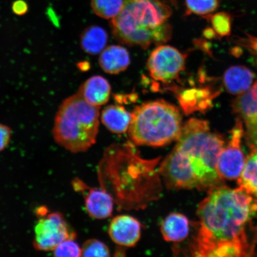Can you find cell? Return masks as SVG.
Segmentation results:
<instances>
[{
  "label": "cell",
  "mask_w": 257,
  "mask_h": 257,
  "mask_svg": "<svg viewBox=\"0 0 257 257\" xmlns=\"http://www.w3.org/2000/svg\"><path fill=\"white\" fill-rule=\"evenodd\" d=\"M257 202L242 189H211L197 208L198 232L189 246L194 256H251L257 243L253 218Z\"/></svg>",
  "instance_id": "cell-1"
},
{
  "label": "cell",
  "mask_w": 257,
  "mask_h": 257,
  "mask_svg": "<svg viewBox=\"0 0 257 257\" xmlns=\"http://www.w3.org/2000/svg\"><path fill=\"white\" fill-rule=\"evenodd\" d=\"M223 138L211 131L207 121L192 118L183 125L174 149L159 168L169 189L210 191L223 185L217 163Z\"/></svg>",
  "instance_id": "cell-2"
},
{
  "label": "cell",
  "mask_w": 257,
  "mask_h": 257,
  "mask_svg": "<svg viewBox=\"0 0 257 257\" xmlns=\"http://www.w3.org/2000/svg\"><path fill=\"white\" fill-rule=\"evenodd\" d=\"M171 15V8L161 0H124L119 14L112 19V35L128 46H160L172 37Z\"/></svg>",
  "instance_id": "cell-3"
},
{
  "label": "cell",
  "mask_w": 257,
  "mask_h": 257,
  "mask_svg": "<svg viewBox=\"0 0 257 257\" xmlns=\"http://www.w3.org/2000/svg\"><path fill=\"white\" fill-rule=\"evenodd\" d=\"M99 123L98 106L88 103L78 92L60 105L54 120V139L70 152H85L96 142Z\"/></svg>",
  "instance_id": "cell-4"
},
{
  "label": "cell",
  "mask_w": 257,
  "mask_h": 257,
  "mask_svg": "<svg viewBox=\"0 0 257 257\" xmlns=\"http://www.w3.org/2000/svg\"><path fill=\"white\" fill-rule=\"evenodd\" d=\"M182 121L175 105L162 99L148 101L132 112L128 137L137 146H165L178 140Z\"/></svg>",
  "instance_id": "cell-5"
},
{
  "label": "cell",
  "mask_w": 257,
  "mask_h": 257,
  "mask_svg": "<svg viewBox=\"0 0 257 257\" xmlns=\"http://www.w3.org/2000/svg\"><path fill=\"white\" fill-rule=\"evenodd\" d=\"M47 211L43 207L37 212L41 217L35 225L33 245L35 249L40 251L53 250L63 241L76 237L62 214L48 213Z\"/></svg>",
  "instance_id": "cell-6"
},
{
  "label": "cell",
  "mask_w": 257,
  "mask_h": 257,
  "mask_svg": "<svg viewBox=\"0 0 257 257\" xmlns=\"http://www.w3.org/2000/svg\"><path fill=\"white\" fill-rule=\"evenodd\" d=\"M187 57L174 47L160 45L150 54L148 70L157 81L171 83L178 80L180 73L185 70Z\"/></svg>",
  "instance_id": "cell-7"
},
{
  "label": "cell",
  "mask_w": 257,
  "mask_h": 257,
  "mask_svg": "<svg viewBox=\"0 0 257 257\" xmlns=\"http://www.w3.org/2000/svg\"><path fill=\"white\" fill-rule=\"evenodd\" d=\"M243 136V123L238 117L231 131L229 143L223 147L217 160V173L223 181L238 178L245 166L246 158L241 148Z\"/></svg>",
  "instance_id": "cell-8"
},
{
  "label": "cell",
  "mask_w": 257,
  "mask_h": 257,
  "mask_svg": "<svg viewBox=\"0 0 257 257\" xmlns=\"http://www.w3.org/2000/svg\"><path fill=\"white\" fill-rule=\"evenodd\" d=\"M232 110L242 120L245 130L244 136L250 149L257 148V80L248 91L238 95L232 104Z\"/></svg>",
  "instance_id": "cell-9"
},
{
  "label": "cell",
  "mask_w": 257,
  "mask_h": 257,
  "mask_svg": "<svg viewBox=\"0 0 257 257\" xmlns=\"http://www.w3.org/2000/svg\"><path fill=\"white\" fill-rule=\"evenodd\" d=\"M220 94V90L205 87L193 88L181 91L177 98L186 115L200 111L205 112L213 107V101Z\"/></svg>",
  "instance_id": "cell-10"
},
{
  "label": "cell",
  "mask_w": 257,
  "mask_h": 257,
  "mask_svg": "<svg viewBox=\"0 0 257 257\" xmlns=\"http://www.w3.org/2000/svg\"><path fill=\"white\" fill-rule=\"evenodd\" d=\"M141 224L136 218L127 215H120L111 221L108 233L111 239L118 245L132 247L140 240Z\"/></svg>",
  "instance_id": "cell-11"
},
{
  "label": "cell",
  "mask_w": 257,
  "mask_h": 257,
  "mask_svg": "<svg viewBox=\"0 0 257 257\" xmlns=\"http://www.w3.org/2000/svg\"><path fill=\"white\" fill-rule=\"evenodd\" d=\"M254 78V74L247 67L232 66L224 73V88L230 94L239 95L251 88Z\"/></svg>",
  "instance_id": "cell-12"
},
{
  "label": "cell",
  "mask_w": 257,
  "mask_h": 257,
  "mask_svg": "<svg viewBox=\"0 0 257 257\" xmlns=\"http://www.w3.org/2000/svg\"><path fill=\"white\" fill-rule=\"evenodd\" d=\"M113 205V198L104 189L91 188L86 195V210L90 216L96 219L110 217Z\"/></svg>",
  "instance_id": "cell-13"
},
{
  "label": "cell",
  "mask_w": 257,
  "mask_h": 257,
  "mask_svg": "<svg viewBox=\"0 0 257 257\" xmlns=\"http://www.w3.org/2000/svg\"><path fill=\"white\" fill-rule=\"evenodd\" d=\"M78 92L88 103L99 107L108 101L111 94V86L103 77L94 76L80 86Z\"/></svg>",
  "instance_id": "cell-14"
},
{
  "label": "cell",
  "mask_w": 257,
  "mask_h": 257,
  "mask_svg": "<svg viewBox=\"0 0 257 257\" xmlns=\"http://www.w3.org/2000/svg\"><path fill=\"white\" fill-rule=\"evenodd\" d=\"M130 62L128 51L120 46H111L105 48L99 59L102 69L109 74H118L124 71Z\"/></svg>",
  "instance_id": "cell-15"
},
{
  "label": "cell",
  "mask_w": 257,
  "mask_h": 257,
  "mask_svg": "<svg viewBox=\"0 0 257 257\" xmlns=\"http://www.w3.org/2000/svg\"><path fill=\"white\" fill-rule=\"evenodd\" d=\"M189 221L184 214L172 213L163 220L161 226L163 238L168 242H179L188 237Z\"/></svg>",
  "instance_id": "cell-16"
},
{
  "label": "cell",
  "mask_w": 257,
  "mask_h": 257,
  "mask_svg": "<svg viewBox=\"0 0 257 257\" xmlns=\"http://www.w3.org/2000/svg\"><path fill=\"white\" fill-rule=\"evenodd\" d=\"M131 120V113L120 105H108L102 112V123L112 133H126L130 127Z\"/></svg>",
  "instance_id": "cell-17"
},
{
  "label": "cell",
  "mask_w": 257,
  "mask_h": 257,
  "mask_svg": "<svg viewBox=\"0 0 257 257\" xmlns=\"http://www.w3.org/2000/svg\"><path fill=\"white\" fill-rule=\"evenodd\" d=\"M237 180V184L257 202V148L246 158L245 166Z\"/></svg>",
  "instance_id": "cell-18"
},
{
  "label": "cell",
  "mask_w": 257,
  "mask_h": 257,
  "mask_svg": "<svg viewBox=\"0 0 257 257\" xmlns=\"http://www.w3.org/2000/svg\"><path fill=\"white\" fill-rule=\"evenodd\" d=\"M108 41V34L103 28L91 26L82 32L80 46L85 53L95 55L104 50Z\"/></svg>",
  "instance_id": "cell-19"
},
{
  "label": "cell",
  "mask_w": 257,
  "mask_h": 257,
  "mask_svg": "<svg viewBox=\"0 0 257 257\" xmlns=\"http://www.w3.org/2000/svg\"><path fill=\"white\" fill-rule=\"evenodd\" d=\"M123 3L124 0H91V8L99 17L112 19L119 14Z\"/></svg>",
  "instance_id": "cell-20"
},
{
  "label": "cell",
  "mask_w": 257,
  "mask_h": 257,
  "mask_svg": "<svg viewBox=\"0 0 257 257\" xmlns=\"http://www.w3.org/2000/svg\"><path fill=\"white\" fill-rule=\"evenodd\" d=\"M186 15L202 17L213 14L219 6V0H185Z\"/></svg>",
  "instance_id": "cell-21"
},
{
  "label": "cell",
  "mask_w": 257,
  "mask_h": 257,
  "mask_svg": "<svg viewBox=\"0 0 257 257\" xmlns=\"http://www.w3.org/2000/svg\"><path fill=\"white\" fill-rule=\"evenodd\" d=\"M210 21L216 33L221 37L229 36L232 30L231 16L226 12H218L205 16Z\"/></svg>",
  "instance_id": "cell-22"
},
{
  "label": "cell",
  "mask_w": 257,
  "mask_h": 257,
  "mask_svg": "<svg viewBox=\"0 0 257 257\" xmlns=\"http://www.w3.org/2000/svg\"><path fill=\"white\" fill-rule=\"evenodd\" d=\"M82 249V256H109L110 250L103 242L98 240L89 239L83 244Z\"/></svg>",
  "instance_id": "cell-23"
},
{
  "label": "cell",
  "mask_w": 257,
  "mask_h": 257,
  "mask_svg": "<svg viewBox=\"0 0 257 257\" xmlns=\"http://www.w3.org/2000/svg\"><path fill=\"white\" fill-rule=\"evenodd\" d=\"M75 239L63 241L53 250L54 255L60 257H78L82 256V249Z\"/></svg>",
  "instance_id": "cell-24"
},
{
  "label": "cell",
  "mask_w": 257,
  "mask_h": 257,
  "mask_svg": "<svg viewBox=\"0 0 257 257\" xmlns=\"http://www.w3.org/2000/svg\"><path fill=\"white\" fill-rule=\"evenodd\" d=\"M236 43L248 50L257 64V37L246 34L244 36L236 38Z\"/></svg>",
  "instance_id": "cell-25"
},
{
  "label": "cell",
  "mask_w": 257,
  "mask_h": 257,
  "mask_svg": "<svg viewBox=\"0 0 257 257\" xmlns=\"http://www.w3.org/2000/svg\"><path fill=\"white\" fill-rule=\"evenodd\" d=\"M11 136V128L6 125L0 124V152L8 147Z\"/></svg>",
  "instance_id": "cell-26"
},
{
  "label": "cell",
  "mask_w": 257,
  "mask_h": 257,
  "mask_svg": "<svg viewBox=\"0 0 257 257\" xmlns=\"http://www.w3.org/2000/svg\"><path fill=\"white\" fill-rule=\"evenodd\" d=\"M12 11L16 15L23 16L28 12V4L24 0H17L12 5Z\"/></svg>",
  "instance_id": "cell-27"
},
{
  "label": "cell",
  "mask_w": 257,
  "mask_h": 257,
  "mask_svg": "<svg viewBox=\"0 0 257 257\" xmlns=\"http://www.w3.org/2000/svg\"><path fill=\"white\" fill-rule=\"evenodd\" d=\"M216 32L214 31L213 28H211L205 29L203 32L204 37L209 40L213 39V38H216Z\"/></svg>",
  "instance_id": "cell-28"
},
{
  "label": "cell",
  "mask_w": 257,
  "mask_h": 257,
  "mask_svg": "<svg viewBox=\"0 0 257 257\" xmlns=\"http://www.w3.org/2000/svg\"><path fill=\"white\" fill-rule=\"evenodd\" d=\"M233 54V55L236 57H239L240 54L242 53V48L239 47H237L236 48H234L231 52Z\"/></svg>",
  "instance_id": "cell-29"
}]
</instances>
